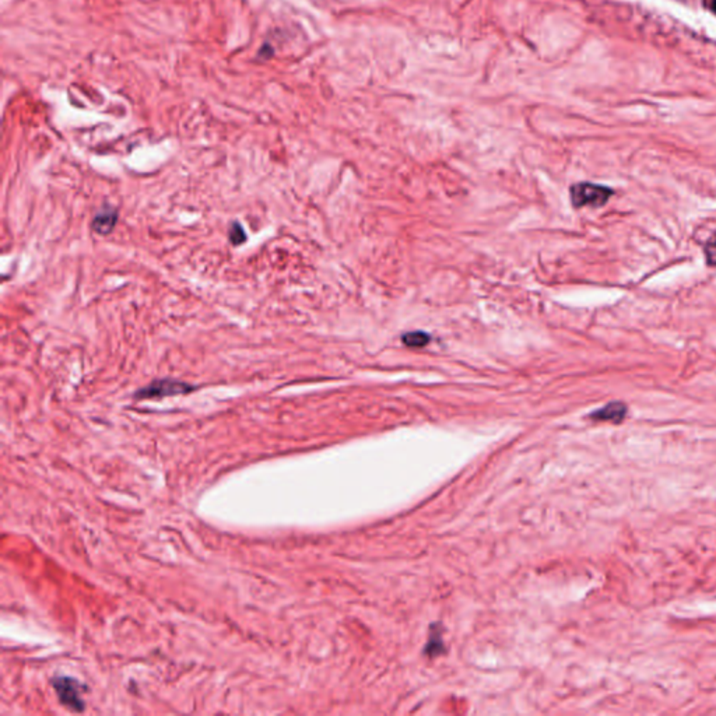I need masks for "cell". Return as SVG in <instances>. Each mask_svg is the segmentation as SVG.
<instances>
[{
    "label": "cell",
    "mask_w": 716,
    "mask_h": 716,
    "mask_svg": "<svg viewBox=\"0 0 716 716\" xmlns=\"http://www.w3.org/2000/svg\"><path fill=\"white\" fill-rule=\"evenodd\" d=\"M627 416V406L621 402H611L605 407L593 411L590 419L595 421H610V423H621Z\"/></svg>",
    "instance_id": "cell-4"
},
{
    "label": "cell",
    "mask_w": 716,
    "mask_h": 716,
    "mask_svg": "<svg viewBox=\"0 0 716 716\" xmlns=\"http://www.w3.org/2000/svg\"><path fill=\"white\" fill-rule=\"evenodd\" d=\"M196 389L193 385H189L186 382L177 381V379H157L142 389H139L135 397L139 400L143 399H163L168 396H177V394H186Z\"/></svg>",
    "instance_id": "cell-3"
},
{
    "label": "cell",
    "mask_w": 716,
    "mask_h": 716,
    "mask_svg": "<svg viewBox=\"0 0 716 716\" xmlns=\"http://www.w3.org/2000/svg\"><path fill=\"white\" fill-rule=\"evenodd\" d=\"M52 687L58 695L59 702L66 707L72 712H83L86 708V702L83 694L86 692V687L78 680L71 676H55L52 680Z\"/></svg>",
    "instance_id": "cell-1"
},
{
    "label": "cell",
    "mask_w": 716,
    "mask_h": 716,
    "mask_svg": "<svg viewBox=\"0 0 716 716\" xmlns=\"http://www.w3.org/2000/svg\"><path fill=\"white\" fill-rule=\"evenodd\" d=\"M230 241L234 244V245H241L247 241V234L242 228V225L240 223H232L231 227H230Z\"/></svg>",
    "instance_id": "cell-7"
},
{
    "label": "cell",
    "mask_w": 716,
    "mask_h": 716,
    "mask_svg": "<svg viewBox=\"0 0 716 716\" xmlns=\"http://www.w3.org/2000/svg\"><path fill=\"white\" fill-rule=\"evenodd\" d=\"M118 223V212L113 208H104L94 217L91 227L100 235H108L112 232Z\"/></svg>",
    "instance_id": "cell-5"
},
{
    "label": "cell",
    "mask_w": 716,
    "mask_h": 716,
    "mask_svg": "<svg viewBox=\"0 0 716 716\" xmlns=\"http://www.w3.org/2000/svg\"><path fill=\"white\" fill-rule=\"evenodd\" d=\"M705 256L707 262L711 266H716V232L708 240L705 245Z\"/></svg>",
    "instance_id": "cell-8"
},
{
    "label": "cell",
    "mask_w": 716,
    "mask_h": 716,
    "mask_svg": "<svg viewBox=\"0 0 716 716\" xmlns=\"http://www.w3.org/2000/svg\"><path fill=\"white\" fill-rule=\"evenodd\" d=\"M403 343L409 347H424L430 342V336L426 332L416 330V332H409L404 333L402 337Z\"/></svg>",
    "instance_id": "cell-6"
},
{
    "label": "cell",
    "mask_w": 716,
    "mask_h": 716,
    "mask_svg": "<svg viewBox=\"0 0 716 716\" xmlns=\"http://www.w3.org/2000/svg\"><path fill=\"white\" fill-rule=\"evenodd\" d=\"M711 9H712V11H714L716 14V0H712V3H711Z\"/></svg>",
    "instance_id": "cell-9"
},
{
    "label": "cell",
    "mask_w": 716,
    "mask_h": 716,
    "mask_svg": "<svg viewBox=\"0 0 716 716\" xmlns=\"http://www.w3.org/2000/svg\"><path fill=\"white\" fill-rule=\"evenodd\" d=\"M570 195L575 208H583V206L602 208L609 202L613 190L603 185L581 182L571 186Z\"/></svg>",
    "instance_id": "cell-2"
}]
</instances>
